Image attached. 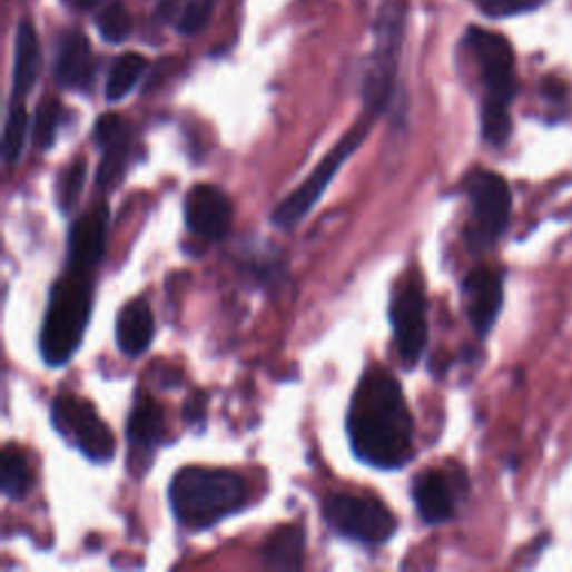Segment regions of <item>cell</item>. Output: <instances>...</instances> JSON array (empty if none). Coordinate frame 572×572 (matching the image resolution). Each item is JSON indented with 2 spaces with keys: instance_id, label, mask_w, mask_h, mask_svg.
Listing matches in <instances>:
<instances>
[{
  "instance_id": "cell-1",
  "label": "cell",
  "mask_w": 572,
  "mask_h": 572,
  "mask_svg": "<svg viewBox=\"0 0 572 572\" xmlns=\"http://www.w3.org/2000/svg\"><path fill=\"white\" fill-rule=\"evenodd\" d=\"M347 434L356 456L372 467H403L414 456V418L401 383L387 369L363 376L349 405Z\"/></svg>"
},
{
  "instance_id": "cell-2",
  "label": "cell",
  "mask_w": 572,
  "mask_h": 572,
  "mask_svg": "<svg viewBox=\"0 0 572 572\" xmlns=\"http://www.w3.org/2000/svg\"><path fill=\"white\" fill-rule=\"evenodd\" d=\"M246 483L228 472L188 465L179 470L168 487V499L179 523L204 530L239 510L246 501Z\"/></svg>"
},
{
  "instance_id": "cell-3",
  "label": "cell",
  "mask_w": 572,
  "mask_h": 572,
  "mask_svg": "<svg viewBox=\"0 0 572 572\" xmlns=\"http://www.w3.org/2000/svg\"><path fill=\"white\" fill-rule=\"evenodd\" d=\"M92 314L90 275L70 270L61 277L50 296L41 327V356L48 365H66L79 349Z\"/></svg>"
},
{
  "instance_id": "cell-4",
  "label": "cell",
  "mask_w": 572,
  "mask_h": 572,
  "mask_svg": "<svg viewBox=\"0 0 572 572\" xmlns=\"http://www.w3.org/2000/svg\"><path fill=\"white\" fill-rule=\"evenodd\" d=\"M369 132V124L367 121H361L356 124L332 150L329 155L316 166V170L289 195L284 197L273 215H270V221L282 228V230H292L294 226H298L307 215L309 210L318 204V199L323 197V193L329 188L332 179L338 175V170L345 166V161L363 146L365 137Z\"/></svg>"
},
{
  "instance_id": "cell-5",
  "label": "cell",
  "mask_w": 572,
  "mask_h": 572,
  "mask_svg": "<svg viewBox=\"0 0 572 572\" xmlns=\"http://www.w3.org/2000/svg\"><path fill=\"white\" fill-rule=\"evenodd\" d=\"M472 219L467 224V244L472 250L490 248L505 230L512 210V195L505 179L490 170H479L467 181Z\"/></svg>"
},
{
  "instance_id": "cell-6",
  "label": "cell",
  "mask_w": 572,
  "mask_h": 572,
  "mask_svg": "<svg viewBox=\"0 0 572 572\" xmlns=\"http://www.w3.org/2000/svg\"><path fill=\"white\" fill-rule=\"evenodd\" d=\"M52 421L57 432L70 443H75L90 461H112L117 450L115 434L88 401L75 394L59 396L52 405Z\"/></svg>"
},
{
  "instance_id": "cell-7",
  "label": "cell",
  "mask_w": 572,
  "mask_h": 572,
  "mask_svg": "<svg viewBox=\"0 0 572 572\" xmlns=\"http://www.w3.org/2000/svg\"><path fill=\"white\" fill-rule=\"evenodd\" d=\"M327 523L361 543L378 545L385 543L396 530V516L389 507L376 499H363L354 494H329L325 499Z\"/></svg>"
},
{
  "instance_id": "cell-8",
  "label": "cell",
  "mask_w": 572,
  "mask_h": 572,
  "mask_svg": "<svg viewBox=\"0 0 572 572\" xmlns=\"http://www.w3.org/2000/svg\"><path fill=\"white\" fill-rule=\"evenodd\" d=\"M467 46L481 66V75L487 92L485 103L507 108L516 95L514 52L510 43L501 34L472 28L467 32Z\"/></svg>"
},
{
  "instance_id": "cell-9",
  "label": "cell",
  "mask_w": 572,
  "mask_h": 572,
  "mask_svg": "<svg viewBox=\"0 0 572 572\" xmlns=\"http://www.w3.org/2000/svg\"><path fill=\"white\" fill-rule=\"evenodd\" d=\"M396 347L405 365H416L427 343V305L421 284L410 282L392 303Z\"/></svg>"
},
{
  "instance_id": "cell-10",
  "label": "cell",
  "mask_w": 572,
  "mask_h": 572,
  "mask_svg": "<svg viewBox=\"0 0 572 572\" xmlns=\"http://www.w3.org/2000/svg\"><path fill=\"white\" fill-rule=\"evenodd\" d=\"M398 43H401V21L392 17L389 23L378 34V48L374 52L369 72L365 77L363 99L369 117H378L392 99L396 61H398Z\"/></svg>"
},
{
  "instance_id": "cell-11",
  "label": "cell",
  "mask_w": 572,
  "mask_h": 572,
  "mask_svg": "<svg viewBox=\"0 0 572 572\" xmlns=\"http://www.w3.org/2000/svg\"><path fill=\"white\" fill-rule=\"evenodd\" d=\"M184 215L188 228L204 239H221L233 219V208L224 190L210 184H199L188 190Z\"/></svg>"
},
{
  "instance_id": "cell-12",
  "label": "cell",
  "mask_w": 572,
  "mask_h": 572,
  "mask_svg": "<svg viewBox=\"0 0 572 572\" xmlns=\"http://www.w3.org/2000/svg\"><path fill=\"white\" fill-rule=\"evenodd\" d=\"M463 298L474 332L479 336H487L503 307L501 275L490 268L472 270L463 282Z\"/></svg>"
},
{
  "instance_id": "cell-13",
  "label": "cell",
  "mask_w": 572,
  "mask_h": 572,
  "mask_svg": "<svg viewBox=\"0 0 572 572\" xmlns=\"http://www.w3.org/2000/svg\"><path fill=\"white\" fill-rule=\"evenodd\" d=\"M108 206L97 204L81 215L70 230V270L90 275L106 253Z\"/></svg>"
},
{
  "instance_id": "cell-14",
  "label": "cell",
  "mask_w": 572,
  "mask_h": 572,
  "mask_svg": "<svg viewBox=\"0 0 572 572\" xmlns=\"http://www.w3.org/2000/svg\"><path fill=\"white\" fill-rule=\"evenodd\" d=\"M95 139L103 148V159H101V166L97 172V186L101 190H106L119 181V177L126 168L130 130L119 115H103L97 121Z\"/></svg>"
},
{
  "instance_id": "cell-15",
  "label": "cell",
  "mask_w": 572,
  "mask_h": 572,
  "mask_svg": "<svg viewBox=\"0 0 572 572\" xmlns=\"http://www.w3.org/2000/svg\"><path fill=\"white\" fill-rule=\"evenodd\" d=\"M55 75H57V81L70 90H88L92 86L95 63H92V50L86 34L68 32L61 39Z\"/></svg>"
},
{
  "instance_id": "cell-16",
  "label": "cell",
  "mask_w": 572,
  "mask_h": 572,
  "mask_svg": "<svg viewBox=\"0 0 572 572\" xmlns=\"http://www.w3.org/2000/svg\"><path fill=\"white\" fill-rule=\"evenodd\" d=\"M155 336V316L146 300L128 303L117 316V345L121 354L141 356Z\"/></svg>"
},
{
  "instance_id": "cell-17",
  "label": "cell",
  "mask_w": 572,
  "mask_h": 572,
  "mask_svg": "<svg viewBox=\"0 0 572 572\" xmlns=\"http://www.w3.org/2000/svg\"><path fill=\"white\" fill-rule=\"evenodd\" d=\"M41 72V46L37 30L32 23H21L17 30V48H14V86L12 99L23 101L26 95L32 90L34 81Z\"/></svg>"
},
{
  "instance_id": "cell-18",
  "label": "cell",
  "mask_w": 572,
  "mask_h": 572,
  "mask_svg": "<svg viewBox=\"0 0 572 572\" xmlns=\"http://www.w3.org/2000/svg\"><path fill=\"white\" fill-rule=\"evenodd\" d=\"M414 503L427 523H443L454 514V499L441 472H423L416 476Z\"/></svg>"
},
{
  "instance_id": "cell-19",
  "label": "cell",
  "mask_w": 572,
  "mask_h": 572,
  "mask_svg": "<svg viewBox=\"0 0 572 572\" xmlns=\"http://www.w3.org/2000/svg\"><path fill=\"white\" fill-rule=\"evenodd\" d=\"M305 530L300 525H282L264 543L262 556L268 568L298 570L305 554Z\"/></svg>"
},
{
  "instance_id": "cell-20",
  "label": "cell",
  "mask_w": 572,
  "mask_h": 572,
  "mask_svg": "<svg viewBox=\"0 0 572 572\" xmlns=\"http://www.w3.org/2000/svg\"><path fill=\"white\" fill-rule=\"evenodd\" d=\"M164 434V412L152 398H141L128 418V438L132 447L152 450Z\"/></svg>"
},
{
  "instance_id": "cell-21",
  "label": "cell",
  "mask_w": 572,
  "mask_h": 572,
  "mask_svg": "<svg viewBox=\"0 0 572 572\" xmlns=\"http://www.w3.org/2000/svg\"><path fill=\"white\" fill-rule=\"evenodd\" d=\"M144 70H146V59H144L141 55H137V52L121 55V57L115 61V66H112V70H110V75H108L106 97H108L110 101H121V99H126V97L132 92V88L137 86V81L141 79Z\"/></svg>"
},
{
  "instance_id": "cell-22",
  "label": "cell",
  "mask_w": 572,
  "mask_h": 572,
  "mask_svg": "<svg viewBox=\"0 0 572 572\" xmlns=\"http://www.w3.org/2000/svg\"><path fill=\"white\" fill-rule=\"evenodd\" d=\"M0 463H3V494L14 501H21L32 487V472L26 454L19 447L8 445L3 450Z\"/></svg>"
},
{
  "instance_id": "cell-23",
  "label": "cell",
  "mask_w": 572,
  "mask_h": 572,
  "mask_svg": "<svg viewBox=\"0 0 572 572\" xmlns=\"http://www.w3.org/2000/svg\"><path fill=\"white\" fill-rule=\"evenodd\" d=\"M26 137H28V110H26L23 101L14 99L10 106V112H8L6 139H3L8 164L19 161L23 146H26Z\"/></svg>"
},
{
  "instance_id": "cell-24",
  "label": "cell",
  "mask_w": 572,
  "mask_h": 572,
  "mask_svg": "<svg viewBox=\"0 0 572 572\" xmlns=\"http://www.w3.org/2000/svg\"><path fill=\"white\" fill-rule=\"evenodd\" d=\"M97 28H99V34L103 37V41H108V43H124L130 37V32H132L130 12L126 10L124 3L115 0V3H110L99 14Z\"/></svg>"
},
{
  "instance_id": "cell-25",
  "label": "cell",
  "mask_w": 572,
  "mask_h": 572,
  "mask_svg": "<svg viewBox=\"0 0 572 572\" xmlns=\"http://www.w3.org/2000/svg\"><path fill=\"white\" fill-rule=\"evenodd\" d=\"M61 115H63V108L55 99H48L39 106L37 119H34V144L41 150H50L55 146L57 132L61 126Z\"/></svg>"
},
{
  "instance_id": "cell-26",
  "label": "cell",
  "mask_w": 572,
  "mask_h": 572,
  "mask_svg": "<svg viewBox=\"0 0 572 572\" xmlns=\"http://www.w3.org/2000/svg\"><path fill=\"white\" fill-rule=\"evenodd\" d=\"M481 126H483V137L487 144L501 148L510 135H512V119H510V110L505 106H492V103H483V112H481Z\"/></svg>"
},
{
  "instance_id": "cell-27",
  "label": "cell",
  "mask_w": 572,
  "mask_h": 572,
  "mask_svg": "<svg viewBox=\"0 0 572 572\" xmlns=\"http://www.w3.org/2000/svg\"><path fill=\"white\" fill-rule=\"evenodd\" d=\"M83 181H86V161H81V159L70 164L61 172L59 184H57V201L63 213H70L77 206L79 195L83 190Z\"/></svg>"
},
{
  "instance_id": "cell-28",
  "label": "cell",
  "mask_w": 572,
  "mask_h": 572,
  "mask_svg": "<svg viewBox=\"0 0 572 572\" xmlns=\"http://www.w3.org/2000/svg\"><path fill=\"white\" fill-rule=\"evenodd\" d=\"M213 10H215V0H190L179 17L177 30L186 37L201 32L210 21Z\"/></svg>"
},
{
  "instance_id": "cell-29",
  "label": "cell",
  "mask_w": 572,
  "mask_h": 572,
  "mask_svg": "<svg viewBox=\"0 0 572 572\" xmlns=\"http://www.w3.org/2000/svg\"><path fill=\"white\" fill-rule=\"evenodd\" d=\"M543 0H481V10L487 17L494 19H505V17H516L523 12L536 10Z\"/></svg>"
},
{
  "instance_id": "cell-30",
  "label": "cell",
  "mask_w": 572,
  "mask_h": 572,
  "mask_svg": "<svg viewBox=\"0 0 572 572\" xmlns=\"http://www.w3.org/2000/svg\"><path fill=\"white\" fill-rule=\"evenodd\" d=\"M206 396L201 394V392H195L188 401H186V405H184V416H186V421L188 423H193V425H201L204 423V418H206Z\"/></svg>"
},
{
  "instance_id": "cell-31",
  "label": "cell",
  "mask_w": 572,
  "mask_h": 572,
  "mask_svg": "<svg viewBox=\"0 0 572 572\" xmlns=\"http://www.w3.org/2000/svg\"><path fill=\"white\" fill-rule=\"evenodd\" d=\"M177 3H179V0H161L159 8H157V19L159 21L170 19V14L177 10Z\"/></svg>"
},
{
  "instance_id": "cell-32",
  "label": "cell",
  "mask_w": 572,
  "mask_h": 572,
  "mask_svg": "<svg viewBox=\"0 0 572 572\" xmlns=\"http://www.w3.org/2000/svg\"><path fill=\"white\" fill-rule=\"evenodd\" d=\"M70 3H72L75 8H79V10H92L95 6L101 3V0H70Z\"/></svg>"
}]
</instances>
